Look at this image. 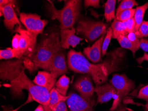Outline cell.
Listing matches in <instances>:
<instances>
[{
    "label": "cell",
    "mask_w": 148,
    "mask_h": 111,
    "mask_svg": "<svg viewBox=\"0 0 148 111\" xmlns=\"http://www.w3.org/2000/svg\"><path fill=\"white\" fill-rule=\"evenodd\" d=\"M14 58L21 59V56L19 52L13 48H8L5 50H1L0 51L1 60H9Z\"/></svg>",
    "instance_id": "23"
},
{
    "label": "cell",
    "mask_w": 148,
    "mask_h": 111,
    "mask_svg": "<svg viewBox=\"0 0 148 111\" xmlns=\"http://www.w3.org/2000/svg\"><path fill=\"white\" fill-rule=\"evenodd\" d=\"M23 61L21 59H15L1 62L0 77L2 81H10V88L14 97L23 94V90L28 91L34 101L43 105H49L50 92L45 88L35 84L25 73Z\"/></svg>",
    "instance_id": "2"
},
{
    "label": "cell",
    "mask_w": 148,
    "mask_h": 111,
    "mask_svg": "<svg viewBox=\"0 0 148 111\" xmlns=\"http://www.w3.org/2000/svg\"><path fill=\"white\" fill-rule=\"evenodd\" d=\"M139 48L142 49L145 52H148V38L140 39Z\"/></svg>",
    "instance_id": "32"
},
{
    "label": "cell",
    "mask_w": 148,
    "mask_h": 111,
    "mask_svg": "<svg viewBox=\"0 0 148 111\" xmlns=\"http://www.w3.org/2000/svg\"><path fill=\"white\" fill-rule=\"evenodd\" d=\"M116 111H126V108L123 106L121 105L117 109Z\"/></svg>",
    "instance_id": "37"
},
{
    "label": "cell",
    "mask_w": 148,
    "mask_h": 111,
    "mask_svg": "<svg viewBox=\"0 0 148 111\" xmlns=\"http://www.w3.org/2000/svg\"><path fill=\"white\" fill-rule=\"evenodd\" d=\"M138 98L148 101V85L142 88L140 90Z\"/></svg>",
    "instance_id": "31"
},
{
    "label": "cell",
    "mask_w": 148,
    "mask_h": 111,
    "mask_svg": "<svg viewBox=\"0 0 148 111\" xmlns=\"http://www.w3.org/2000/svg\"><path fill=\"white\" fill-rule=\"evenodd\" d=\"M145 110L148 111V101H146V104L145 105Z\"/></svg>",
    "instance_id": "39"
},
{
    "label": "cell",
    "mask_w": 148,
    "mask_h": 111,
    "mask_svg": "<svg viewBox=\"0 0 148 111\" xmlns=\"http://www.w3.org/2000/svg\"><path fill=\"white\" fill-rule=\"evenodd\" d=\"M68 105L66 101H61L58 103L52 111H69Z\"/></svg>",
    "instance_id": "33"
},
{
    "label": "cell",
    "mask_w": 148,
    "mask_h": 111,
    "mask_svg": "<svg viewBox=\"0 0 148 111\" xmlns=\"http://www.w3.org/2000/svg\"><path fill=\"white\" fill-rule=\"evenodd\" d=\"M33 82L37 85L45 88L49 91L55 87L56 79L53 77L49 72L39 71L36 76Z\"/></svg>",
    "instance_id": "16"
},
{
    "label": "cell",
    "mask_w": 148,
    "mask_h": 111,
    "mask_svg": "<svg viewBox=\"0 0 148 111\" xmlns=\"http://www.w3.org/2000/svg\"><path fill=\"white\" fill-rule=\"evenodd\" d=\"M76 33L75 28L73 27L71 29L60 30V45L61 47L64 49H69L70 46L73 48L76 47L84 39L75 35Z\"/></svg>",
    "instance_id": "13"
},
{
    "label": "cell",
    "mask_w": 148,
    "mask_h": 111,
    "mask_svg": "<svg viewBox=\"0 0 148 111\" xmlns=\"http://www.w3.org/2000/svg\"><path fill=\"white\" fill-rule=\"evenodd\" d=\"M136 60L139 65H141L144 61H148V54L146 52H144L143 56L142 57H139Z\"/></svg>",
    "instance_id": "34"
},
{
    "label": "cell",
    "mask_w": 148,
    "mask_h": 111,
    "mask_svg": "<svg viewBox=\"0 0 148 111\" xmlns=\"http://www.w3.org/2000/svg\"><path fill=\"white\" fill-rule=\"evenodd\" d=\"M136 9H129L122 12L116 17V19L119 21L124 22L129 19L134 17L135 14Z\"/></svg>",
    "instance_id": "26"
},
{
    "label": "cell",
    "mask_w": 148,
    "mask_h": 111,
    "mask_svg": "<svg viewBox=\"0 0 148 111\" xmlns=\"http://www.w3.org/2000/svg\"><path fill=\"white\" fill-rule=\"evenodd\" d=\"M70 78L65 74L60 77L56 82L55 88L57 91L64 96H67V91L69 87Z\"/></svg>",
    "instance_id": "21"
},
{
    "label": "cell",
    "mask_w": 148,
    "mask_h": 111,
    "mask_svg": "<svg viewBox=\"0 0 148 111\" xmlns=\"http://www.w3.org/2000/svg\"><path fill=\"white\" fill-rule=\"evenodd\" d=\"M14 32H16L12 38V48L19 52L22 61L30 59L35 51L38 34L32 33L16 26Z\"/></svg>",
    "instance_id": "5"
},
{
    "label": "cell",
    "mask_w": 148,
    "mask_h": 111,
    "mask_svg": "<svg viewBox=\"0 0 148 111\" xmlns=\"http://www.w3.org/2000/svg\"><path fill=\"white\" fill-rule=\"evenodd\" d=\"M73 87L78 92L79 95L92 107L95 105L96 101L94 96L95 88L90 75L84 74L80 76L74 83Z\"/></svg>",
    "instance_id": "8"
},
{
    "label": "cell",
    "mask_w": 148,
    "mask_h": 111,
    "mask_svg": "<svg viewBox=\"0 0 148 111\" xmlns=\"http://www.w3.org/2000/svg\"><path fill=\"white\" fill-rule=\"evenodd\" d=\"M117 39L122 48L127 49L131 51L133 53V56L134 57H135V53L139 50L133 45L126 36L120 35Z\"/></svg>",
    "instance_id": "22"
},
{
    "label": "cell",
    "mask_w": 148,
    "mask_h": 111,
    "mask_svg": "<svg viewBox=\"0 0 148 111\" xmlns=\"http://www.w3.org/2000/svg\"><path fill=\"white\" fill-rule=\"evenodd\" d=\"M66 100L69 111H95L88 102L75 92H70Z\"/></svg>",
    "instance_id": "12"
},
{
    "label": "cell",
    "mask_w": 148,
    "mask_h": 111,
    "mask_svg": "<svg viewBox=\"0 0 148 111\" xmlns=\"http://www.w3.org/2000/svg\"><path fill=\"white\" fill-rule=\"evenodd\" d=\"M84 6L85 9L89 7L92 6L95 8L100 7V1L99 0H85L84 1Z\"/></svg>",
    "instance_id": "30"
},
{
    "label": "cell",
    "mask_w": 148,
    "mask_h": 111,
    "mask_svg": "<svg viewBox=\"0 0 148 111\" xmlns=\"http://www.w3.org/2000/svg\"><path fill=\"white\" fill-rule=\"evenodd\" d=\"M95 92L96 93L97 96L96 105L98 103L102 104L109 101L112 98H114L117 95L115 88L110 83H107L95 87Z\"/></svg>",
    "instance_id": "14"
},
{
    "label": "cell",
    "mask_w": 148,
    "mask_h": 111,
    "mask_svg": "<svg viewBox=\"0 0 148 111\" xmlns=\"http://www.w3.org/2000/svg\"><path fill=\"white\" fill-rule=\"evenodd\" d=\"M45 111H52L49 105H43Z\"/></svg>",
    "instance_id": "38"
},
{
    "label": "cell",
    "mask_w": 148,
    "mask_h": 111,
    "mask_svg": "<svg viewBox=\"0 0 148 111\" xmlns=\"http://www.w3.org/2000/svg\"><path fill=\"white\" fill-rule=\"evenodd\" d=\"M123 22L127 28L129 33L130 32H135L134 29L135 27V21L134 17Z\"/></svg>",
    "instance_id": "29"
},
{
    "label": "cell",
    "mask_w": 148,
    "mask_h": 111,
    "mask_svg": "<svg viewBox=\"0 0 148 111\" xmlns=\"http://www.w3.org/2000/svg\"><path fill=\"white\" fill-rule=\"evenodd\" d=\"M135 34L139 39L148 37V21H143L139 29L138 32H135Z\"/></svg>",
    "instance_id": "27"
},
{
    "label": "cell",
    "mask_w": 148,
    "mask_h": 111,
    "mask_svg": "<svg viewBox=\"0 0 148 111\" xmlns=\"http://www.w3.org/2000/svg\"><path fill=\"white\" fill-rule=\"evenodd\" d=\"M47 72H49L56 79L60 76L69 73L66 66L65 52L63 48L51 59Z\"/></svg>",
    "instance_id": "10"
},
{
    "label": "cell",
    "mask_w": 148,
    "mask_h": 111,
    "mask_svg": "<svg viewBox=\"0 0 148 111\" xmlns=\"http://www.w3.org/2000/svg\"><path fill=\"white\" fill-rule=\"evenodd\" d=\"M111 29L113 31V39H117L120 35L126 36L129 34L124 23L119 21L115 18L111 24Z\"/></svg>",
    "instance_id": "17"
},
{
    "label": "cell",
    "mask_w": 148,
    "mask_h": 111,
    "mask_svg": "<svg viewBox=\"0 0 148 111\" xmlns=\"http://www.w3.org/2000/svg\"><path fill=\"white\" fill-rule=\"evenodd\" d=\"M50 98L49 107L51 109V111L55 108L59 103L61 101H66L69 98V96H64L60 94L55 87L52 88L50 91Z\"/></svg>",
    "instance_id": "18"
},
{
    "label": "cell",
    "mask_w": 148,
    "mask_h": 111,
    "mask_svg": "<svg viewBox=\"0 0 148 111\" xmlns=\"http://www.w3.org/2000/svg\"><path fill=\"white\" fill-rule=\"evenodd\" d=\"M12 1V0H1L0 1V6H4L10 4Z\"/></svg>",
    "instance_id": "35"
},
{
    "label": "cell",
    "mask_w": 148,
    "mask_h": 111,
    "mask_svg": "<svg viewBox=\"0 0 148 111\" xmlns=\"http://www.w3.org/2000/svg\"><path fill=\"white\" fill-rule=\"evenodd\" d=\"M108 27L109 24L107 23L95 21L80 15L75 30L76 34L84 37L89 42H92L99 37L106 35Z\"/></svg>",
    "instance_id": "6"
},
{
    "label": "cell",
    "mask_w": 148,
    "mask_h": 111,
    "mask_svg": "<svg viewBox=\"0 0 148 111\" xmlns=\"http://www.w3.org/2000/svg\"><path fill=\"white\" fill-rule=\"evenodd\" d=\"M109 82L115 88L117 92L115 100L110 109L113 111L120 105L124 98L134 89L135 85L134 82L125 74H114Z\"/></svg>",
    "instance_id": "7"
},
{
    "label": "cell",
    "mask_w": 148,
    "mask_h": 111,
    "mask_svg": "<svg viewBox=\"0 0 148 111\" xmlns=\"http://www.w3.org/2000/svg\"><path fill=\"white\" fill-rule=\"evenodd\" d=\"M125 50L118 48L109 53L103 63L93 64L89 61L81 52L71 50L67 55L69 69L75 73L88 74L92 78L96 86L103 85L109 75L117 71L124 58Z\"/></svg>",
    "instance_id": "1"
},
{
    "label": "cell",
    "mask_w": 148,
    "mask_h": 111,
    "mask_svg": "<svg viewBox=\"0 0 148 111\" xmlns=\"http://www.w3.org/2000/svg\"><path fill=\"white\" fill-rule=\"evenodd\" d=\"M15 1H12L11 3L4 6H0L1 16H4V24L7 30L11 32H14L15 26L22 27L14 9L13 6Z\"/></svg>",
    "instance_id": "11"
},
{
    "label": "cell",
    "mask_w": 148,
    "mask_h": 111,
    "mask_svg": "<svg viewBox=\"0 0 148 111\" xmlns=\"http://www.w3.org/2000/svg\"><path fill=\"white\" fill-rule=\"evenodd\" d=\"M47 8L51 15V19H57L60 22V30L71 29L77 23L80 16L82 8L81 0L64 1V6L61 10H57L49 1Z\"/></svg>",
    "instance_id": "4"
},
{
    "label": "cell",
    "mask_w": 148,
    "mask_h": 111,
    "mask_svg": "<svg viewBox=\"0 0 148 111\" xmlns=\"http://www.w3.org/2000/svg\"><path fill=\"white\" fill-rule=\"evenodd\" d=\"M148 9V2H146L143 6L137 7L136 8L134 18L135 21V32H137L139 29L140 25L143 21L144 17L145 11Z\"/></svg>",
    "instance_id": "20"
},
{
    "label": "cell",
    "mask_w": 148,
    "mask_h": 111,
    "mask_svg": "<svg viewBox=\"0 0 148 111\" xmlns=\"http://www.w3.org/2000/svg\"><path fill=\"white\" fill-rule=\"evenodd\" d=\"M106 35L95 41L91 47L84 48L83 52L85 56L93 63H97L102 61V51L103 42Z\"/></svg>",
    "instance_id": "15"
},
{
    "label": "cell",
    "mask_w": 148,
    "mask_h": 111,
    "mask_svg": "<svg viewBox=\"0 0 148 111\" xmlns=\"http://www.w3.org/2000/svg\"><path fill=\"white\" fill-rule=\"evenodd\" d=\"M116 1L115 0H108L105 4L104 16L107 23L110 22L116 18Z\"/></svg>",
    "instance_id": "19"
},
{
    "label": "cell",
    "mask_w": 148,
    "mask_h": 111,
    "mask_svg": "<svg viewBox=\"0 0 148 111\" xmlns=\"http://www.w3.org/2000/svg\"><path fill=\"white\" fill-rule=\"evenodd\" d=\"M126 37L136 48L139 49L140 39L138 38L135 32H130Z\"/></svg>",
    "instance_id": "28"
},
{
    "label": "cell",
    "mask_w": 148,
    "mask_h": 111,
    "mask_svg": "<svg viewBox=\"0 0 148 111\" xmlns=\"http://www.w3.org/2000/svg\"><path fill=\"white\" fill-rule=\"evenodd\" d=\"M113 37V31L111 28H109L107 31V33L105 37L103 42V47H102V57H103L107 53V48H108L110 43V41Z\"/></svg>",
    "instance_id": "25"
},
{
    "label": "cell",
    "mask_w": 148,
    "mask_h": 111,
    "mask_svg": "<svg viewBox=\"0 0 148 111\" xmlns=\"http://www.w3.org/2000/svg\"><path fill=\"white\" fill-rule=\"evenodd\" d=\"M60 32L52 31L44 37L37 44L34 53L30 59L23 61L24 66L31 73L42 68L48 71L49 65L55 55L62 48Z\"/></svg>",
    "instance_id": "3"
},
{
    "label": "cell",
    "mask_w": 148,
    "mask_h": 111,
    "mask_svg": "<svg viewBox=\"0 0 148 111\" xmlns=\"http://www.w3.org/2000/svg\"><path fill=\"white\" fill-rule=\"evenodd\" d=\"M20 21L30 32L39 35L43 33L49 21L41 19V16L35 13L21 12L20 14Z\"/></svg>",
    "instance_id": "9"
},
{
    "label": "cell",
    "mask_w": 148,
    "mask_h": 111,
    "mask_svg": "<svg viewBox=\"0 0 148 111\" xmlns=\"http://www.w3.org/2000/svg\"><path fill=\"white\" fill-rule=\"evenodd\" d=\"M34 111H45L43 105L40 104L39 106L36 108V109L34 110Z\"/></svg>",
    "instance_id": "36"
},
{
    "label": "cell",
    "mask_w": 148,
    "mask_h": 111,
    "mask_svg": "<svg viewBox=\"0 0 148 111\" xmlns=\"http://www.w3.org/2000/svg\"><path fill=\"white\" fill-rule=\"evenodd\" d=\"M138 3L135 0L122 1L116 10V17H117L123 11L133 9L134 6H138Z\"/></svg>",
    "instance_id": "24"
}]
</instances>
